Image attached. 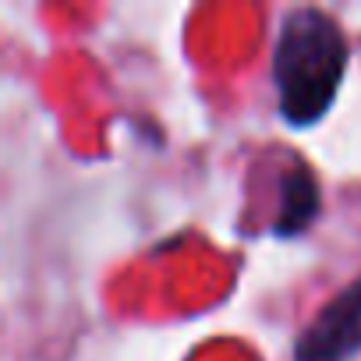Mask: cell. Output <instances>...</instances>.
Segmentation results:
<instances>
[{
  "mask_svg": "<svg viewBox=\"0 0 361 361\" xmlns=\"http://www.w3.org/2000/svg\"><path fill=\"white\" fill-rule=\"evenodd\" d=\"M350 43L336 18L319 8H294L283 15L273 47V89L280 117L305 131L319 124L347 78Z\"/></svg>",
  "mask_w": 361,
  "mask_h": 361,
  "instance_id": "obj_1",
  "label": "cell"
},
{
  "mask_svg": "<svg viewBox=\"0 0 361 361\" xmlns=\"http://www.w3.org/2000/svg\"><path fill=\"white\" fill-rule=\"evenodd\" d=\"M361 354V276L336 290L298 333L294 361H354Z\"/></svg>",
  "mask_w": 361,
  "mask_h": 361,
  "instance_id": "obj_2",
  "label": "cell"
},
{
  "mask_svg": "<svg viewBox=\"0 0 361 361\" xmlns=\"http://www.w3.org/2000/svg\"><path fill=\"white\" fill-rule=\"evenodd\" d=\"M322 209V192H319V180L308 166H294L283 173V202H280V216L273 224L276 238H298L305 234L315 216Z\"/></svg>",
  "mask_w": 361,
  "mask_h": 361,
  "instance_id": "obj_3",
  "label": "cell"
}]
</instances>
